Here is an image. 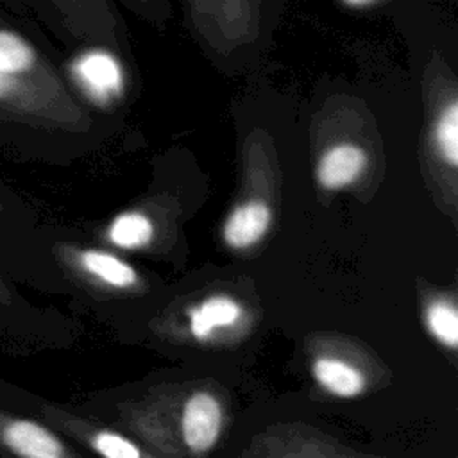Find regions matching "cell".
Segmentation results:
<instances>
[{"instance_id": "cell-5", "label": "cell", "mask_w": 458, "mask_h": 458, "mask_svg": "<svg viewBox=\"0 0 458 458\" xmlns=\"http://www.w3.org/2000/svg\"><path fill=\"white\" fill-rule=\"evenodd\" d=\"M270 224V209L259 200L238 206L224 225V238L234 249H243L258 242Z\"/></svg>"}, {"instance_id": "cell-2", "label": "cell", "mask_w": 458, "mask_h": 458, "mask_svg": "<svg viewBox=\"0 0 458 458\" xmlns=\"http://www.w3.org/2000/svg\"><path fill=\"white\" fill-rule=\"evenodd\" d=\"M254 458H385L347 447L317 431H284L263 437L252 447Z\"/></svg>"}, {"instance_id": "cell-13", "label": "cell", "mask_w": 458, "mask_h": 458, "mask_svg": "<svg viewBox=\"0 0 458 458\" xmlns=\"http://www.w3.org/2000/svg\"><path fill=\"white\" fill-rule=\"evenodd\" d=\"M426 322H428L429 331L442 344H445L451 349L456 347V344H458V313L451 304H447L444 301L433 302L428 308Z\"/></svg>"}, {"instance_id": "cell-3", "label": "cell", "mask_w": 458, "mask_h": 458, "mask_svg": "<svg viewBox=\"0 0 458 458\" xmlns=\"http://www.w3.org/2000/svg\"><path fill=\"white\" fill-rule=\"evenodd\" d=\"M9 449L21 458H68L63 442L32 420H14L4 429Z\"/></svg>"}, {"instance_id": "cell-8", "label": "cell", "mask_w": 458, "mask_h": 458, "mask_svg": "<svg viewBox=\"0 0 458 458\" xmlns=\"http://www.w3.org/2000/svg\"><path fill=\"white\" fill-rule=\"evenodd\" d=\"M84 437L91 451L100 458H161L138 440L109 428H93Z\"/></svg>"}, {"instance_id": "cell-6", "label": "cell", "mask_w": 458, "mask_h": 458, "mask_svg": "<svg viewBox=\"0 0 458 458\" xmlns=\"http://www.w3.org/2000/svg\"><path fill=\"white\" fill-rule=\"evenodd\" d=\"M313 377L331 395L351 399L363 394L365 376L351 363L338 358H318L313 363Z\"/></svg>"}, {"instance_id": "cell-4", "label": "cell", "mask_w": 458, "mask_h": 458, "mask_svg": "<svg viewBox=\"0 0 458 458\" xmlns=\"http://www.w3.org/2000/svg\"><path fill=\"white\" fill-rule=\"evenodd\" d=\"M73 73L82 88L97 100H107L122 86L120 66L106 52H88L73 63Z\"/></svg>"}, {"instance_id": "cell-14", "label": "cell", "mask_w": 458, "mask_h": 458, "mask_svg": "<svg viewBox=\"0 0 458 458\" xmlns=\"http://www.w3.org/2000/svg\"><path fill=\"white\" fill-rule=\"evenodd\" d=\"M437 143L444 157L451 163H458V104L453 102L440 116L437 123Z\"/></svg>"}, {"instance_id": "cell-15", "label": "cell", "mask_w": 458, "mask_h": 458, "mask_svg": "<svg viewBox=\"0 0 458 458\" xmlns=\"http://www.w3.org/2000/svg\"><path fill=\"white\" fill-rule=\"evenodd\" d=\"M13 89H14V79L0 73V98L11 95Z\"/></svg>"}, {"instance_id": "cell-16", "label": "cell", "mask_w": 458, "mask_h": 458, "mask_svg": "<svg viewBox=\"0 0 458 458\" xmlns=\"http://www.w3.org/2000/svg\"><path fill=\"white\" fill-rule=\"evenodd\" d=\"M370 4H374V2H347V5H351V7H365Z\"/></svg>"}, {"instance_id": "cell-10", "label": "cell", "mask_w": 458, "mask_h": 458, "mask_svg": "<svg viewBox=\"0 0 458 458\" xmlns=\"http://www.w3.org/2000/svg\"><path fill=\"white\" fill-rule=\"evenodd\" d=\"M82 265L84 268L93 274L95 277L102 279L107 284H113L116 288H125L131 286L136 281L134 270L120 261L118 258L100 252V250H88L82 254Z\"/></svg>"}, {"instance_id": "cell-11", "label": "cell", "mask_w": 458, "mask_h": 458, "mask_svg": "<svg viewBox=\"0 0 458 458\" xmlns=\"http://www.w3.org/2000/svg\"><path fill=\"white\" fill-rule=\"evenodd\" d=\"M34 63V50L20 34L0 29V73L16 77Z\"/></svg>"}, {"instance_id": "cell-1", "label": "cell", "mask_w": 458, "mask_h": 458, "mask_svg": "<svg viewBox=\"0 0 458 458\" xmlns=\"http://www.w3.org/2000/svg\"><path fill=\"white\" fill-rule=\"evenodd\" d=\"M127 426L161 458H206L225 429V408L213 392L195 390L175 410H143Z\"/></svg>"}, {"instance_id": "cell-7", "label": "cell", "mask_w": 458, "mask_h": 458, "mask_svg": "<svg viewBox=\"0 0 458 458\" xmlns=\"http://www.w3.org/2000/svg\"><path fill=\"white\" fill-rule=\"evenodd\" d=\"M365 161L367 157L360 147L336 145L322 156L317 177L326 188H340L349 184L361 174Z\"/></svg>"}, {"instance_id": "cell-9", "label": "cell", "mask_w": 458, "mask_h": 458, "mask_svg": "<svg viewBox=\"0 0 458 458\" xmlns=\"http://www.w3.org/2000/svg\"><path fill=\"white\" fill-rule=\"evenodd\" d=\"M240 317L238 304L229 297H211L191 310V333L195 338H206L215 327L229 326Z\"/></svg>"}, {"instance_id": "cell-12", "label": "cell", "mask_w": 458, "mask_h": 458, "mask_svg": "<svg viewBox=\"0 0 458 458\" xmlns=\"http://www.w3.org/2000/svg\"><path fill=\"white\" fill-rule=\"evenodd\" d=\"M109 238L122 249L143 247L152 238V224L140 213H122L113 220Z\"/></svg>"}]
</instances>
